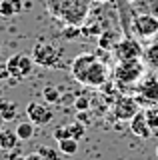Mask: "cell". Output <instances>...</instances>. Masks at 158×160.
Returning a JSON list of instances; mask_svg holds the SVG:
<instances>
[{"instance_id":"cell-3","label":"cell","mask_w":158,"mask_h":160,"mask_svg":"<svg viewBox=\"0 0 158 160\" xmlns=\"http://www.w3.org/2000/svg\"><path fill=\"white\" fill-rule=\"evenodd\" d=\"M144 60L142 58H136V60H122V62H118L116 66V84L118 88L124 90L126 86H138V82H140L142 78H144Z\"/></svg>"},{"instance_id":"cell-23","label":"cell","mask_w":158,"mask_h":160,"mask_svg":"<svg viewBox=\"0 0 158 160\" xmlns=\"http://www.w3.org/2000/svg\"><path fill=\"white\" fill-rule=\"evenodd\" d=\"M38 152H40V156H42V160H60V156H58V152H60V150H54V148H40L38 150Z\"/></svg>"},{"instance_id":"cell-16","label":"cell","mask_w":158,"mask_h":160,"mask_svg":"<svg viewBox=\"0 0 158 160\" xmlns=\"http://www.w3.org/2000/svg\"><path fill=\"white\" fill-rule=\"evenodd\" d=\"M16 134H18V138L22 140H32L34 138V134H36V124H32L30 120L28 122H20L16 126Z\"/></svg>"},{"instance_id":"cell-1","label":"cell","mask_w":158,"mask_h":160,"mask_svg":"<svg viewBox=\"0 0 158 160\" xmlns=\"http://www.w3.org/2000/svg\"><path fill=\"white\" fill-rule=\"evenodd\" d=\"M70 74L76 82H80L82 86L98 88L104 86L110 78V68L100 56H96L94 52H80L72 58L70 62Z\"/></svg>"},{"instance_id":"cell-15","label":"cell","mask_w":158,"mask_h":160,"mask_svg":"<svg viewBox=\"0 0 158 160\" xmlns=\"http://www.w3.org/2000/svg\"><path fill=\"white\" fill-rule=\"evenodd\" d=\"M18 114V104L12 102V100H0V116H2L6 122H12Z\"/></svg>"},{"instance_id":"cell-11","label":"cell","mask_w":158,"mask_h":160,"mask_svg":"<svg viewBox=\"0 0 158 160\" xmlns=\"http://www.w3.org/2000/svg\"><path fill=\"white\" fill-rule=\"evenodd\" d=\"M130 132L134 134L138 138H150L152 132L154 130L150 128V124H148V118H146V112L144 110H140L138 114L130 118Z\"/></svg>"},{"instance_id":"cell-2","label":"cell","mask_w":158,"mask_h":160,"mask_svg":"<svg viewBox=\"0 0 158 160\" xmlns=\"http://www.w3.org/2000/svg\"><path fill=\"white\" fill-rule=\"evenodd\" d=\"M92 0H46V8L54 20L70 28H78L86 22L90 14Z\"/></svg>"},{"instance_id":"cell-4","label":"cell","mask_w":158,"mask_h":160,"mask_svg":"<svg viewBox=\"0 0 158 160\" xmlns=\"http://www.w3.org/2000/svg\"><path fill=\"white\" fill-rule=\"evenodd\" d=\"M64 58V48L50 42H38L32 48V60L34 64H40L44 68H58Z\"/></svg>"},{"instance_id":"cell-29","label":"cell","mask_w":158,"mask_h":160,"mask_svg":"<svg viewBox=\"0 0 158 160\" xmlns=\"http://www.w3.org/2000/svg\"><path fill=\"white\" fill-rule=\"evenodd\" d=\"M92 2H94V0H92ZM96 2H108V0H96Z\"/></svg>"},{"instance_id":"cell-27","label":"cell","mask_w":158,"mask_h":160,"mask_svg":"<svg viewBox=\"0 0 158 160\" xmlns=\"http://www.w3.org/2000/svg\"><path fill=\"white\" fill-rule=\"evenodd\" d=\"M26 160H42V156H40V152H30V154H26Z\"/></svg>"},{"instance_id":"cell-12","label":"cell","mask_w":158,"mask_h":160,"mask_svg":"<svg viewBox=\"0 0 158 160\" xmlns=\"http://www.w3.org/2000/svg\"><path fill=\"white\" fill-rule=\"evenodd\" d=\"M122 40L120 36V30H104V32H100V36H98V46L102 50H108V52H112L118 42Z\"/></svg>"},{"instance_id":"cell-32","label":"cell","mask_w":158,"mask_h":160,"mask_svg":"<svg viewBox=\"0 0 158 160\" xmlns=\"http://www.w3.org/2000/svg\"><path fill=\"white\" fill-rule=\"evenodd\" d=\"M156 156H158V146H156Z\"/></svg>"},{"instance_id":"cell-28","label":"cell","mask_w":158,"mask_h":160,"mask_svg":"<svg viewBox=\"0 0 158 160\" xmlns=\"http://www.w3.org/2000/svg\"><path fill=\"white\" fill-rule=\"evenodd\" d=\"M4 122H6V120H4L2 116H0V130H2V124H4Z\"/></svg>"},{"instance_id":"cell-26","label":"cell","mask_w":158,"mask_h":160,"mask_svg":"<svg viewBox=\"0 0 158 160\" xmlns=\"http://www.w3.org/2000/svg\"><path fill=\"white\" fill-rule=\"evenodd\" d=\"M8 78H10L8 66H6V62H2V64H0V80H8Z\"/></svg>"},{"instance_id":"cell-20","label":"cell","mask_w":158,"mask_h":160,"mask_svg":"<svg viewBox=\"0 0 158 160\" xmlns=\"http://www.w3.org/2000/svg\"><path fill=\"white\" fill-rule=\"evenodd\" d=\"M16 8H14V4H12V0H2L0 2V16H6V18H10V16H16Z\"/></svg>"},{"instance_id":"cell-22","label":"cell","mask_w":158,"mask_h":160,"mask_svg":"<svg viewBox=\"0 0 158 160\" xmlns=\"http://www.w3.org/2000/svg\"><path fill=\"white\" fill-rule=\"evenodd\" d=\"M144 112H146V118H148L150 128L156 130L158 128V108H148V110H144Z\"/></svg>"},{"instance_id":"cell-14","label":"cell","mask_w":158,"mask_h":160,"mask_svg":"<svg viewBox=\"0 0 158 160\" xmlns=\"http://www.w3.org/2000/svg\"><path fill=\"white\" fill-rule=\"evenodd\" d=\"M142 60H144V64L148 68L156 70L158 72V40L152 44H148L144 48V54H142Z\"/></svg>"},{"instance_id":"cell-9","label":"cell","mask_w":158,"mask_h":160,"mask_svg":"<svg viewBox=\"0 0 158 160\" xmlns=\"http://www.w3.org/2000/svg\"><path fill=\"white\" fill-rule=\"evenodd\" d=\"M112 112H114L116 120H120V122H130V118L140 112V102L132 96H120L114 102Z\"/></svg>"},{"instance_id":"cell-19","label":"cell","mask_w":158,"mask_h":160,"mask_svg":"<svg viewBox=\"0 0 158 160\" xmlns=\"http://www.w3.org/2000/svg\"><path fill=\"white\" fill-rule=\"evenodd\" d=\"M68 132H70V138L74 140H78L80 142V138L84 136V132H86V126L78 120V122H72V124H68Z\"/></svg>"},{"instance_id":"cell-8","label":"cell","mask_w":158,"mask_h":160,"mask_svg":"<svg viewBox=\"0 0 158 160\" xmlns=\"http://www.w3.org/2000/svg\"><path fill=\"white\" fill-rule=\"evenodd\" d=\"M138 94H136V100L140 104H158V76L154 74H144V78L138 82Z\"/></svg>"},{"instance_id":"cell-10","label":"cell","mask_w":158,"mask_h":160,"mask_svg":"<svg viewBox=\"0 0 158 160\" xmlns=\"http://www.w3.org/2000/svg\"><path fill=\"white\" fill-rule=\"evenodd\" d=\"M26 116L32 124L36 126H44V124L52 122L54 112L50 108V104H42V102H30L26 106Z\"/></svg>"},{"instance_id":"cell-18","label":"cell","mask_w":158,"mask_h":160,"mask_svg":"<svg viewBox=\"0 0 158 160\" xmlns=\"http://www.w3.org/2000/svg\"><path fill=\"white\" fill-rule=\"evenodd\" d=\"M58 150H60L62 154H66V156H72V154L78 152V140L74 138H64L58 142Z\"/></svg>"},{"instance_id":"cell-25","label":"cell","mask_w":158,"mask_h":160,"mask_svg":"<svg viewBox=\"0 0 158 160\" xmlns=\"http://www.w3.org/2000/svg\"><path fill=\"white\" fill-rule=\"evenodd\" d=\"M8 160H26V156H22L20 150L14 148V150H10V152H8Z\"/></svg>"},{"instance_id":"cell-30","label":"cell","mask_w":158,"mask_h":160,"mask_svg":"<svg viewBox=\"0 0 158 160\" xmlns=\"http://www.w3.org/2000/svg\"><path fill=\"white\" fill-rule=\"evenodd\" d=\"M0 52H2V40H0Z\"/></svg>"},{"instance_id":"cell-21","label":"cell","mask_w":158,"mask_h":160,"mask_svg":"<svg viewBox=\"0 0 158 160\" xmlns=\"http://www.w3.org/2000/svg\"><path fill=\"white\" fill-rule=\"evenodd\" d=\"M52 138L56 140V142H60V140H64V138H70V132H68V124H66V126H56V128H54Z\"/></svg>"},{"instance_id":"cell-5","label":"cell","mask_w":158,"mask_h":160,"mask_svg":"<svg viewBox=\"0 0 158 160\" xmlns=\"http://www.w3.org/2000/svg\"><path fill=\"white\" fill-rule=\"evenodd\" d=\"M6 66H8V72H10L8 82L10 84L20 82V80H24L26 76L32 74V68H34L32 54H12L6 60Z\"/></svg>"},{"instance_id":"cell-7","label":"cell","mask_w":158,"mask_h":160,"mask_svg":"<svg viewBox=\"0 0 158 160\" xmlns=\"http://www.w3.org/2000/svg\"><path fill=\"white\" fill-rule=\"evenodd\" d=\"M142 54H144V48H142V44L138 42V38H134V36H122V40L118 42V46L114 48V56H116L118 62L142 58Z\"/></svg>"},{"instance_id":"cell-31","label":"cell","mask_w":158,"mask_h":160,"mask_svg":"<svg viewBox=\"0 0 158 160\" xmlns=\"http://www.w3.org/2000/svg\"><path fill=\"white\" fill-rule=\"evenodd\" d=\"M128 2H130V4H132V2H136V0H128Z\"/></svg>"},{"instance_id":"cell-17","label":"cell","mask_w":158,"mask_h":160,"mask_svg":"<svg viewBox=\"0 0 158 160\" xmlns=\"http://www.w3.org/2000/svg\"><path fill=\"white\" fill-rule=\"evenodd\" d=\"M60 88H56V86H46V88H42V98H44V102L46 104H58L60 102Z\"/></svg>"},{"instance_id":"cell-13","label":"cell","mask_w":158,"mask_h":160,"mask_svg":"<svg viewBox=\"0 0 158 160\" xmlns=\"http://www.w3.org/2000/svg\"><path fill=\"white\" fill-rule=\"evenodd\" d=\"M20 142H22V140L18 138L16 130H6V128L0 130V148H2V150L10 152V150L20 146Z\"/></svg>"},{"instance_id":"cell-24","label":"cell","mask_w":158,"mask_h":160,"mask_svg":"<svg viewBox=\"0 0 158 160\" xmlns=\"http://www.w3.org/2000/svg\"><path fill=\"white\" fill-rule=\"evenodd\" d=\"M74 106H76L78 112H88V108H90V100L86 96H78L76 102H74Z\"/></svg>"},{"instance_id":"cell-6","label":"cell","mask_w":158,"mask_h":160,"mask_svg":"<svg viewBox=\"0 0 158 160\" xmlns=\"http://www.w3.org/2000/svg\"><path fill=\"white\" fill-rule=\"evenodd\" d=\"M130 32L136 38H154L158 34V18L150 12H138L130 20Z\"/></svg>"}]
</instances>
